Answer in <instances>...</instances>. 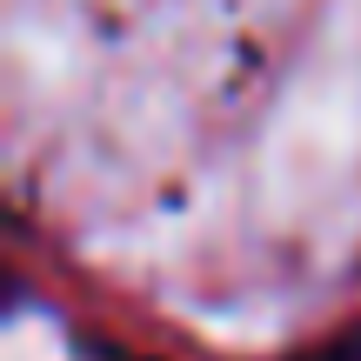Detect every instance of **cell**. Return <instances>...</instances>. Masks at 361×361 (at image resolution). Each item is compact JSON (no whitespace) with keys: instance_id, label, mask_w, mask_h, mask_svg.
Masks as SVG:
<instances>
[{"instance_id":"obj_1","label":"cell","mask_w":361,"mask_h":361,"mask_svg":"<svg viewBox=\"0 0 361 361\" xmlns=\"http://www.w3.org/2000/svg\"><path fill=\"white\" fill-rule=\"evenodd\" d=\"M301 361H361V355H355V348H308Z\"/></svg>"}]
</instances>
